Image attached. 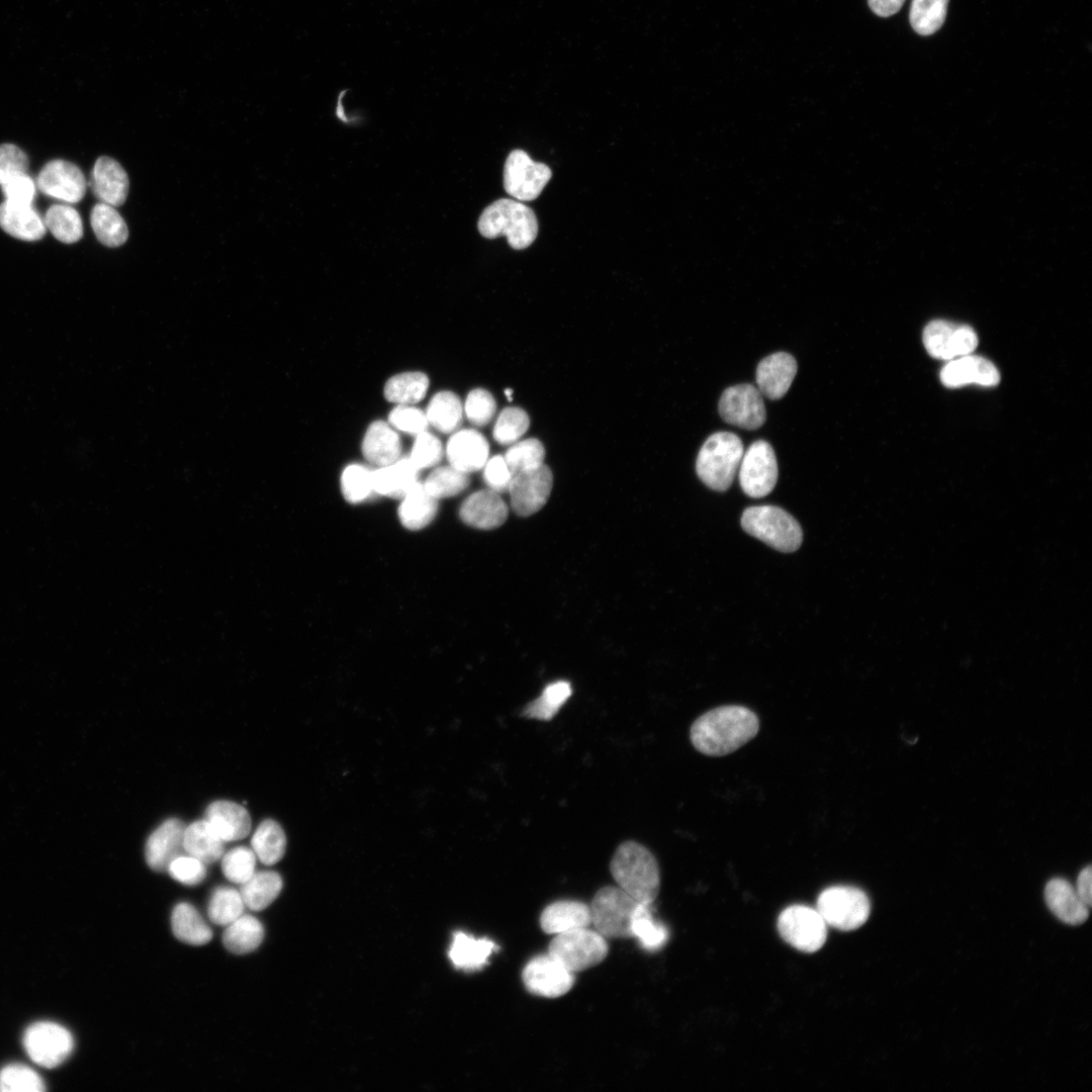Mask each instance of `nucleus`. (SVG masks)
<instances>
[{"label":"nucleus","instance_id":"dca6fc26","mask_svg":"<svg viewBox=\"0 0 1092 1092\" xmlns=\"http://www.w3.org/2000/svg\"><path fill=\"white\" fill-rule=\"evenodd\" d=\"M522 981L531 994L557 998L572 988L574 976L547 953L537 956L528 962L522 971Z\"/></svg>","mask_w":1092,"mask_h":1092},{"label":"nucleus","instance_id":"3c124183","mask_svg":"<svg viewBox=\"0 0 1092 1092\" xmlns=\"http://www.w3.org/2000/svg\"><path fill=\"white\" fill-rule=\"evenodd\" d=\"M44 1083L37 1073L23 1065H9L0 1071V1091L41 1092Z\"/></svg>","mask_w":1092,"mask_h":1092},{"label":"nucleus","instance_id":"a878e982","mask_svg":"<svg viewBox=\"0 0 1092 1092\" xmlns=\"http://www.w3.org/2000/svg\"><path fill=\"white\" fill-rule=\"evenodd\" d=\"M0 228L13 238L34 242L46 235V224L31 204L5 200L0 204Z\"/></svg>","mask_w":1092,"mask_h":1092},{"label":"nucleus","instance_id":"864d4df0","mask_svg":"<svg viewBox=\"0 0 1092 1092\" xmlns=\"http://www.w3.org/2000/svg\"><path fill=\"white\" fill-rule=\"evenodd\" d=\"M408 457L419 470L433 467L443 457V445L432 433L422 432L416 436Z\"/></svg>","mask_w":1092,"mask_h":1092},{"label":"nucleus","instance_id":"9d476101","mask_svg":"<svg viewBox=\"0 0 1092 1092\" xmlns=\"http://www.w3.org/2000/svg\"><path fill=\"white\" fill-rule=\"evenodd\" d=\"M552 176L550 168L534 162L522 150H514L504 167V187L508 194L520 201L536 199Z\"/></svg>","mask_w":1092,"mask_h":1092},{"label":"nucleus","instance_id":"e433bc0d","mask_svg":"<svg viewBox=\"0 0 1092 1092\" xmlns=\"http://www.w3.org/2000/svg\"><path fill=\"white\" fill-rule=\"evenodd\" d=\"M429 425L448 434L455 432L462 423L463 407L459 397L452 391H440L430 400L426 411Z\"/></svg>","mask_w":1092,"mask_h":1092},{"label":"nucleus","instance_id":"423d86ee","mask_svg":"<svg viewBox=\"0 0 1092 1092\" xmlns=\"http://www.w3.org/2000/svg\"><path fill=\"white\" fill-rule=\"evenodd\" d=\"M639 904L619 887H604L595 894L589 906L592 924L605 938L632 937L631 923Z\"/></svg>","mask_w":1092,"mask_h":1092},{"label":"nucleus","instance_id":"7c9ffc66","mask_svg":"<svg viewBox=\"0 0 1092 1092\" xmlns=\"http://www.w3.org/2000/svg\"><path fill=\"white\" fill-rule=\"evenodd\" d=\"M223 843L205 819L195 821L185 828L184 851L205 864L214 862L223 855Z\"/></svg>","mask_w":1092,"mask_h":1092},{"label":"nucleus","instance_id":"de8ad7c7","mask_svg":"<svg viewBox=\"0 0 1092 1092\" xmlns=\"http://www.w3.org/2000/svg\"><path fill=\"white\" fill-rule=\"evenodd\" d=\"M504 458L512 474H514L518 471L542 465L545 458V449L538 439L529 438L512 444Z\"/></svg>","mask_w":1092,"mask_h":1092},{"label":"nucleus","instance_id":"f704fd0d","mask_svg":"<svg viewBox=\"0 0 1092 1092\" xmlns=\"http://www.w3.org/2000/svg\"><path fill=\"white\" fill-rule=\"evenodd\" d=\"M283 882L274 871H259L244 884L240 892L245 906L253 911L267 908L280 894Z\"/></svg>","mask_w":1092,"mask_h":1092},{"label":"nucleus","instance_id":"052dcab7","mask_svg":"<svg viewBox=\"0 0 1092 1092\" xmlns=\"http://www.w3.org/2000/svg\"><path fill=\"white\" fill-rule=\"evenodd\" d=\"M1075 890L1082 902L1090 908L1092 903V872L1090 866L1080 872Z\"/></svg>","mask_w":1092,"mask_h":1092},{"label":"nucleus","instance_id":"39448f33","mask_svg":"<svg viewBox=\"0 0 1092 1092\" xmlns=\"http://www.w3.org/2000/svg\"><path fill=\"white\" fill-rule=\"evenodd\" d=\"M741 526L749 535L782 552H793L802 543L799 523L785 510L775 506L747 508Z\"/></svg>","mask_w":1092,"mask_h":1092},{"label":"nucleus","instance_id":"e2e57ef3","mask_svg":"<svg viewBox=\"0 0 1092 1092\" xmlns=\"http://www.w3.org/2000/svg\"><path fill=\"white\" fill-rule=\"evenodd\" d=\"M506 395H507L509 400H512V389H507L506 390Z\"/></svg>","mask_w":1092,"mask_h":1092},{"label":"nucleus","instance_id":"2eb2a0df","mask_svg":"<svg viewBox=\"0 0 1092 1092\" xmlns=\"http://www.w3.org/2000/svg\"><path fill=\"white\" fill-rule=\"evenodd\" d=\"M719 413L726 423L746 430L761 427L766 419L762 394L748 383L726 388L719 400Z\"/></svg>","mask_w":1092,"mask_h":1092},{"label":"nucleus","instance_id":"412c9836","mask_svg":"<svg viewBox=\"0 0 1092 1092\" xmlns=\"http://www.w3.org/2000/svg\"><path fill=\"white\" fill-rule=\"evenodd\" d=\"M940 380L944 386L951 388L970 383L995 386L1000 374L988 359L969 354L949 360L940 371Z\"/></svg>","mask_w":1092,"mask_h":1092},{"label":"nucleus","instance_id":"6ab92c4d","mask_svg":"<svg viewBox=\"0 0 1092 1092\" xmlns=\"http://www.w3.org/2000/svg\"><path fill=\"white\" fill-rule=\"evenodd\" d=\"M186 826L177 819L164 821L148 838L146 860L156 872L167 871L171 861L184 851V832Z\"/></svg>","mask_w":1092,"mask_h":1092},{"label":"nucleus","instance_id":"680f3d73","mask_svg":"<svg viewBox=\"0 0 1092 1092\" xmlns=\"http://www.w3.org/2000/svg\"><path fill=\"white\" fill-rule=\"evenodd\" d=\"M873 12L882 17L897 13L905 0H868Z\"/></svg>","mask_w":1092,"mask_h":1092},{"label":"nucleus","instance_id":"13d9d810","mask_svg":"<svg viewBox=\"0 0 1092 1092\" xmlns=\"http://www.w3.org/2000/svg\"><path fill=\"white\" fill-rule=\"evenodd\" d=\"M7 201L31 204L35 196L33 180L25 173L17 174L0 185Z\"/></svg>","mask_w":1092,"mask_h":1092},{"label":"nucleus","instance_id":"5701e85b","mask_svg":"<svg viewBox=\"0 0 1092 1092\" xmlns=\"http://www.w3.org/2000/svg\"><path fill=\"white\" fill-rule=\"evenodd\" d=\"M797 368L796 359L786 352L763 358L756 368L757 389L769 399L782 398L789 390Z\"/></svg>","mask_w":1092,"mask_h":1092},{"label":"nucleus","instance_id":"a211bd4d","mask_svg":"<svg viewBox=\"0 0 1092 1092\" xmlns=\"http://www.w3.org/2000/svg\"><path fill=\"white\" fill-rule=\"evenodd\" d=\"M509 514V509L498 492L490 489H480L462 503L459 511L461 520L468 526L491 530L502 526Z\"/></svg>","mask_w":1092,"mask_h":1092},{"label":"nucleus","instance_id":"f8f14e48","mask_svg":"<svg viewBox=\"0 0 1092 1092\" xmlns=\"http://www.w3.org/2000/svg\"><path fill=\"white\" fill-rule=\"evenodd\" d=\"M23 1042L30 1059L47 1068L62 1064L74 1046L72 1034L65 1027L47 1021L30 1025L25 1031Z\"/></svg>","mask_w":1092,"mask_h":1092},{"label":"nucleus","instance_id":"8fccbe9b","mask_svg":"<svg viewBox=\"0 0 1092 1092\" xmlns=\"http://www.w3.org/2000/svg\"><path fill=\"white\" fill-rule=\"evenodd\" d=\"M256 854L246 846H237L223 854L221 870L232 883L242 885L255 873Z\"/></svg>","mask_w":1092,"mask_h":1092},{"label":"nucleus","instance_id":"cd10ccee","mask_svg":"<svg viewBox=\"0 0 1092 1092\" xmlns=\"http://www.w3.org/2000/svg\"><path fill=\"white\" fill-rule=\"evenodd\" d=\"M590 924L589 906L579 901H556L548 905L540 915V926L548 934L584 928Z\"/></svg>","mask_w":1092,"mask_h":1092},{"label":"nucleus","instance_id":"bf43d9fd","mask_svg":"<svg viewBox=\"0 0 1092 1092\" xmlns=\"http://www.w3.org/2000/svg\"><path fill=\"white\" fill-rule=\"evenodd\" d=\"M512 479V472L508 467L504 456L495 455L487 459L483 466V480L490 488L498 493L508 491Z\"/></svg>","mask_w":1092,"mask_h":1092},{"label":"nucleus","instance_id":"c756f323","mask_svg":"<svg viewBox=\"0 0 1092 1092\" xmlns=\"http://www.w3.org/2000/svg\"><path fill=\"white\" fill-rule=\"evenodd\" d=\"M438 511V499L432 496L418 482L413 489L402 498L398 507V518L401 525L412 531H418L428 526L435 518Z\"/></svg>","mask_w":1092,"mask_h":1092},{"label":"nucleus","instance_id":"393cba45","mask_svg":"<svg viewBox=\"0 0 1092 1092\" xmlns=\"http://www.w3.org/2000/svg\"><path fill=\"white\" fill-rule=\"evenodd\" d=\"M205 820L224 842L243 839L251 830V817L248 811L231 801L220 800L208 805L205 810Z\"/></svg>","mask_w":1092,"mask_h":1092},{"label":"nucleus","instance_id":"0eeeda50","mask_svg":"<svg viewBox=\"0 0 1092 1092\" xmlns=\"http://www.w3.org/2000/svg\"><path fill=\"white\" fill-rule=\"evenodd\" d=\"M608 951L605 937L587 927L556 934L548 947V953L571 973L599 965Z\"/></svg>","mask_w":1092,"mask_h":1092},{"label":"nucleus","instance_id":"09e8293b","mask_svg":"<svg viewBox=\"0 0 1092 1092\" xmlns=\"http://www.w3.org/2000/svg\"><path fill=\"white\" fill-rule=\"evenodd\" d=\"M530 419L520 407H506L498 415L492 436L500 445H512L528 431Z\"/></svg>","mask_w":1092,"mask_h":1092},{"label":"nucleus","instance_id":"ddd939ff","mask_svg":"<svg viewBox=\"0 0 1092 1092\" xmlns=\"http://www.w3.org/2000/svg\"><path fill=\"white\" fill-rule=\"evenodd\" d=\"M922 338L929 355L941 360L972 354L978 346V336L970 326L942 320L927 324Z\"/></svg>","mask_w":1092,"mask_h":1092},{"label":"nucleus","instance_id":"bb28decb","mask_svg":"<svg viewBox=\"0 0 1092 1092\" xmlns=\"http://www.w3.org/2000/svg\"><path fill=\"white\" fill-rule=\"evenodd\" d=\"M362 453L367 461L377 467L388 465L400 457V438L388 423L375 421L365 433Z\"/></svg>","mask_w":1092,"mask_h":1092},{"label":"nucleus","instance_id":"4468645a","mask_svg":"<svg viewBox=\"0 0 1092 1092\" xmlns=\"http://www.w3.org/2000/svg\"><path fill=\"white\" fill-rule=\"evenodd\" d=\"M552 484V471L544 463L512 474L508 491L514 512L521 517L537 513L548 500Z\"/></svg>","mask_w":1092,"mask_h":1092},{"label":"nucleus","instance_id":"20e7f679","mask_svg":"<svg viewBox=\"0 0 1092 1092\" xmlns=\"http://www.w3.org/2000/svg\"><path fill=\"white\" fill-rule=\"evenodd\" d=\"M744 453L741 439L731 432L711 435L701 447L696 469L710 488L724 491L732 484Z\"/></svg>","mask_w":1092,"mask_h":1092},{"label":"nucleus","instance_id":"4d7b16f0","mask_svg":"<svg viewBox=\"0 0 1092 1092\" xmlns=\"http://www.w3.org/2000/svg\"><path fill=\"white\" fill-rule=\"evenodd\" d=\"M28 166V157L19 147L0 145V185L17 174L25 173Z\"/></svg>","mask_w":1092,"mask_h":1092},{"label":"nucleus","instance_id":"72a5a7b5","mask_svg":"<svg viewBox=\"0 0 1092 1092\" xmlns=\"http://www.w3.org/2000/svg\"><path fill=\"white\" fill-rule=\"evenodd\" d=\"M264 938V926L253 915L242 914L225 926L222 934L224 947L236 954H246L259 947Z\"/></svg>","mask_w":1092,"mask_h":1092},{"label":"nucleus","instance_id":"603ef678","mask_svg":"<svg viewBox=\"0 0 1092 1092\" xmlns=\"http://www.w3.org/2000/svg\"><path fill=\"white\" fill-rule=\"evenodd\" d=\"M495 410L496 403L492 394L483 388L472 389L464 404L467 420L477 427L487 425L492 420Z\"/></svg>","mask_w":1092,"mask_h":1092},{"label":"nucleus","instance_id":"37998d69","mask_svg":"<svg viewBox=\"0 0 1092 1092\" xmlns=\"http://www.w3.org/2000/svg\"><path fill=\"white\" fill-rule=\"evenodd\" d=\"M469 482L468 473L449 464L435 468L423 482V486L432 496L439 499L457 495L467 488Z\"/></svg>","mask_w":1092,"mask_h":1092},{"label":"nucleus","instance_id":"6e6552de","mask_svg":"<svg viewBox=\"0 0 1092 1092\" xmlns=\"http://www.w3.org/2000/svg\"><path fill=\"white\" fill-rule=\"evenodd\" d=\"M816 909L827 925L850 931L866 923L870 916L871 903L860 889L833 886L821 892Z\"/></svg>","mask_w":1092,"mask_h":1092},{"label":"nucleus","instance_id":"c03bdc74","mask_svg":"<svg viewBox=\"0 0 1092 1092\" xmlns=\"http://www.w3.org/2000/svg\"><path fill=\"white\" fill-rule=\"evenodd\" d=\"M948 0H912L910 23L921 35L937 31L944 22Z\"/></svg>","mask_w":1092,"mask_h":1092},{"label":"nucleus","instance_id":"a18cd8bd","mask_svg":"<svg viewBox=\"0 0 1092 1092\" xmlns=\"http://www.w3.org/2000/svg\"><path fill=\"white\" fill-rule=\"evenodd\" d=\"M572 691L568 681L558 680L548 685L542 695L529 703L523 711L528 718L550 720L570 697Z\"/></svg>","mask_w":1092,"mask_h":1092},{"label":"nucleus","instance_id":"58836bf2","mask_svg":"<svg viewBox=\"0 0 1092 1092\" xmlns=\"http://www.w3.org/2000/svg\"><path fill=\"white\" fill-rule=\"evenodd\" d=\"M429 387L428 376L419 371L403 372L389 378L384 385L385 398L397 405H411L422 400Z\"/></svg>","mask_w":1092,"mask_h":1092},{"label":"nucleus","instance_id":"49530a36","mask_svg":"<svg viewBox=\"0 0 1092 1092\" xmlns=\"http://www.w3.org/2000/svg\"><path fill=\"white\" fill-rule=\"evenodd\" d=\"M373 470L363 464L348 465L341 476V490L345 499L351 504L366 500L373 489Z\"/></svg>","mask_w":1092,"mask_h":1092},{"label":"nucleus","instance_id":"6e6d98bb","mask_svg":"<svg viewBox=\"0 0 1092 1092\" xmlns=\"http://www.w3.org/2000/svg\"><path fill=\"white\" fill-rule=\"evenodd\" d=\"M388 424L394 429L415 436L427 431L429 425L426 414L412 405H396L389 413Z\"/></svg>","mask_w":1092,"mask_h":1092},{"label":"nucleus","instance_id":"4be33fe9","mask_svg":"<svg viewBox=\"0 0 1092 1092\" xmlns=\"http://www.w3.org/2000/svg\"><path fill=\"white\" fill-rule=\"evenodd\" d=\"M489 445L476 430L463 429L455 432L446 446L449 464L465 473L480 470L488 459Z\"/></svg>","mask_w":1092,"mask_h":1092},{"label":"nucleus","instance_id":"2f4dec72","mask_svg":"<svg viewBox=\"0 0 1092 1092\" xmlns=\"http://www.w3.org/2000/svg\"><path fill=\"white\" fill-rule=\"evenodd\" d=\"M175 937L190 945H204L212 938V930L198 910L187 902L178 903L171 915Z\"/></svg>","mask_w":1092,"mask_h":1092},{"label":"nucleus","instance_id":"b1692460","mask_svg":"<svg viewBox=\"0 0 1092 1092\" xmlns=\"http://www.w3.org/2000/svg\"><path fill=\"white\" fill-rule=\"evenodd\" d=\"M420 470L408 456L373 470L375 493L391 498H402L419 482Z\"/></svg>","mask_w":1092,"mask_h":1092},{"label":"nucleus","instance_id":"aec40b11","mask_svg":"<svg viewBox=\"0 0 1092 1092\" xmlns=\"http://www.w3.org/2000/svg\"><path fill=\"white\" fill-rule=\"evenodd\" d=\"M89 186L100 202L116 207L126 200L129 180L116 160L101 156L93 166Z\"/></svg>","mask_w":1092,"mask_h":1092},{"label":"nucleus","instance_id":"1a4fd4ad","mask_svg":"<svg viewBox=\"0 0 1092 1092\" xmlns=\"http://www.w3.org/2000/svg\"><path fill=\"white\" fill-rule=\"evenodd\" d=\"M778 930L782 938L803 952H815L825 943L827 924L815 908L792 905L778 918Z\"/></svg>","mask_w":1092,"mask_h":1092},{"label":"nucleus","instance_id":"c85d7f7f","mask_svg":"<svg viewBox=\"0 0 1092 1092\" xmlns=\"http://www.w3.org/2000/svg\"><path fill=\"white\" fill-rule=\"evenodd\" d=\"M1044 898L1051 911L1065 923L1078 925L1088 918L1089 907L1082 902L1073 886L1064 879L1051 880L1045 886Z\"/></svg>","mask_w":1092,"mask_h":1092},{"label":"nucleus","instance_id":"7ed1b4c3","mask_svg":"<svg viewBox=\"0 0 1092 1092\" xmlns=\"http://www.w3.org/2000/svg\"><path fill=\"white\" fill-rule=\"evenodd\" d=\"M481 236L495 239L505 236L515 250L528 248L538 234L534 211L522 202L502 198L489 204L477 222Z\"/></svg>","mask_w":1092,"mask_h":1092},{"label":"nucleus","instance_id":"c9c22d12","mask_svg":"<svg viewBox=\"0 0 1092 1092\" xmlns=\"http://www.w3.org/2000/svg\"><path fill=\"white\" fill-rule=\"evenodd\" d=\"M90 222L97 240L106 247L116 248L128 238L127 225L114 206L99 202L93 206Z\"/></svg>","mask_w":1092,"mask_h":1092},{"label":"nucleus","instance_id":"ea45409f","mask_svg":"<svg viewBox=\"0 0 1092 1092\" xmlns=\"http://www.w3.org/2000/svg\"><path fill=\"white\" fill-rule=\"evenodd\" d=\"M631 932L632 937H636L641 946L648 951L659 950L669 938L666 926L653 918L650 905L641 903L633 915Z\"/></svg>","mask_w":1092,"mask_h":1092},{"label":"nucleus","instance_id":"a19ab883","mask_svg":"<svg viewBox=\"0 0 1092 1092\" xmlns=\"http://www.w3.org/2000/svg\"><path fill=\"white\" fill-rule=\"evenodd\" d=\"M43 222L52 235L62 243L73 244L83 237L81 215L70 205L53 204L47 210Z\"/></svg>","mask_w":1092,"mask_h":1092},{"label":"nucleus","instance_id":"9b49d317","mask_svg":"<svg viewBox=\"0 0 1092 1092\" xmlns=\"http://www.w3.org/2000/svg\"><path fill=\"white\" fill-rule=\"evenodd\" d=\"M738 469L741 488L747 495L757 498L768 494L778 480V463L770 444L764 440L753 442L743 453Z\"/></svg>","mask_w":1092,"mask_h":1092},{"label":"nucleus","instance_id":"473e14b6","mask_svg":"<svg viewBox=\"0 0 1092 1092\" xmlns=\"http://www.w3.org/2000/svg\"><path fill=\"white\" fill-rule=\"evenodd\" d=\"M497 945L486 938H474L464 932L454 934L449 957L456 968L472 971L481 969Z\"/></svg>","mask_w":1092,"mask_h":1092},{"label":"nucleus","instance_id":"79ce46f5","mask_svg":"<svg viewBox=\"0 0 1092 1092\" xmlns=\"http://www.w3.org/2000/svg\"><path fill=\"white\" fill-rule=\"evenodd\" d=\"M245 908L240 890L219 886L211 893L207 915L212 923L226 926L244 914Z\"/></svg>","mask_w":1092,"mask_h":1092},{"label":"nucleus","instance_id":"f3484780","mask_svg":"<svg viewBox=\"0 0 1092 1092\" xmlns=\"http://www.w3.org/2000/svg\"><path fill=\"white\" fill-rule=\"evenodd\" d=\"M36 183L46 195L56 199L77 203L86 193V179L81 169L65 160H52L39 171Z\"/></svg>","mask_w":1092,"mask_h":1092},{"label":"nucleus","instance_id":"f03ea898","mask_svg":"<svg viewBox=\"0 0 1092 1092\" xmlns=\"http://www.w3.org/2000/svg\"><path fill=\"white\" fill-rule=\"evenodd\" d=\"M618 887L641 904L651 905L660 890V872L655 856L642 844L621 843L610 862Z\"/></svg>","mask_w":1092,"mask_h":1092},{"label":"nucleus","instance_id":"f257e3e1","mask_svg":"<svg viewBox=\"0 0 1092 1092\" xmlns=\"http://www.w3.org/2000/svg\"><path fill=\"white\" fill-rule=\"evenodd\" d=\"M758 730V717L750 709L736 705L721 706L695 720L690 739L699 752L724 756L754 738Z\"/></svg>","mask_w":1092,"mask_h":1092},{"label":"nucleus","instance_id":"5fc2aeb1","mask_svg":"<svg viewBox=\"0 0 1092 1092\" xmlns=\"http://www.w3.org/2000/svg\"><path fill=\"white\" fill-rule=\"evenodd\" d=\"M167 872L175 881L186 886L200 884L207 873L205 863L189 854L174 858Z\"/></svg>","mask_w":1092,"mask_h":1092},{"label":"nucleus","instance_id":"4c0bfd02","mask_svg":"<svg viewBox=\"0 0 1092 1092\" xmlns=\"http://www.w3.org/2000/svg\"><path fill=\"white\" fill-rule=\"evenodd\" d=\"M257 858L267 866L278 862L284 855L286 836L282 827L272 819L259 824L251 839Z\"/></svg>","mask_w":1092,"mask_h":1092}]
</instances>
